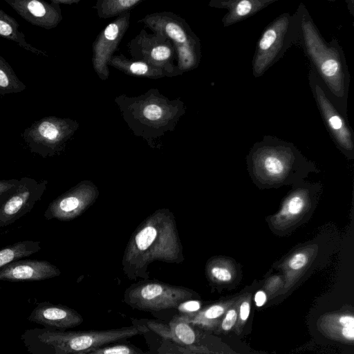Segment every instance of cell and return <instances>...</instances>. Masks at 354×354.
<instances>
[{
	"label": "cell",
	"mask_w": 354,
	"mask_h": 354,
	"mask_svg": "<svg viewBox=\"0 0 354 354\" xmlns=\"http://www.w3.org/2000/svg\"><path fill=\"white\" fill-rule=\"evenodd\" d=\"M297 10L304 50L336 106L346 116L350 76L343 50L336 39L324 40L303 3Z\"/></svg>",
	"instance_id": "obj_1"
},
{
	"label": "cell",
	"mask_w": 354,
	"mask_h": 354,
	"mask_svg": "<svg viewBox=\"0 0 354 354\" xmlns=\"http://www.w3.org/2000/svg\"><path fill=\"white\" fill-rule=\"evenodd\" d=\"M247 162L254 182L261 188L296 185L315 170L292 143L271 136L253 145Z\"/></svg>",
	"instance_id": "obj_2"
},
{
	"label": "cell",
	"mask_w": 354,
	"mask_h": 354,
	"mask_svg": "<svg viewBox=\"0 0 354 354\" xmlns=\"http://www.w3.org/2000/svg\"><path fill=\"white\" fill-rule=\"evenodd\" d=\"M114 102L129 129L147 141L173 131L187 111L180 98L170 100L156 88L135 97L121 94Z\"/></svg>",
	"instance_id": "obj_3"
},
{
	"label": "cell",
	"mask_w": 354,
	"mask_h": 354,
	"mask_svg": "<svg viewBox=\"0 0 354 354\" xmlns=\"http://www.w3.org/2000/svg\"><path fill=\"white\" fill-rule=\"evenodd\" d=\"M30 330L39 341L53 348L55 354H79L145 333L149 329L147 326L133 325L100 330L62 331L46 328Z\"/></svg>",
	"instance_id": "obj_4"
},
{
	"label": "cell",
	"mask_w": 354,
	"mask_h": 354,
	"mask_svg": "<svg viewBox=\"0 0 354 354\" xmlns=\"http://www.w3.org/2000/svg\"><path fill=\"white\" fill-rule=\"evenodd\" d=\"M138 22L171 41L176 53V66L182 73L198 66L201 58L200 39L180 16L170 11L157 12L146 15Z\"/></svg>",
	"instance_id": "obj_5"
},
{
	"label": "cell",
	"mask_w": 354,
	"mask_h": 354,
	"mask_svg": "<svg viewBox=\"0 0 354 354\" xmlns=\"http://www.w3.org/2000/svg\"><path fill=\"white\" fill-rule=\"evenodd\" d=\"M300 37L298 10L285 12L274 19L263 31L257 44L252 59L255 77L262 76Z\"/></svg>",
	"instance_id": "obj_6"
},
{
	"label": "cell",
	"mask_w": 354,
	"mask_h": 354,
	"mask_svg": "<svg viewBox=\"0 0 354 354\" xmlns=\"http://www.w3.org/2000/svg\"><path fill=\"white\" fill-rule=\"evenodd\" d=\"M320 185L303 181L286 196L276 214L267 219L270 230L278 236H285L308 220L317 203Z\"/></svg>",
	"instance_id": "obj_7"
},
{
	"label": "cell",
	"mask_w": 354,
	"mask_h": 354,
	"mask_svg": "<svg viewBox=\"0 0 354 354\" xmlns=\"http://www.w3.org/2000/svg\"><path fill=\"white\" fill-rule=\"evenodd\" d=\"M309 85L326 127L331 137L350 158L353 157L354 142L346 115L333 100L327 88L313 68L309 72Z\"/></svg>",
	"instance_id": "obj_8"
},
{
	"label": "cell",
	"mask_w": 354,
	"mask_h": 354,
	"mask_svg": "<svg viewBox=\"0 0 354 354\" xmlns=\"http://www.w3.org/2000/svg\"><path fill=\"white\" fill-rule=\"evenodd\" d=\"M127 46L131 59L143 61L165 70L169 77L183 73L174 64L176 51L170 40L159 32L148 33L145 29L129 41Z\"/></svg>",
	"instance_id": "obj_9"
},
{
	"label": "cell",
	"mask_w": 354,
	"mask_h": 354,
	"mask_svg": "<svg viewBox=\"0 0 354 354\" xmlns=\"http://www.w3.org/2000/svg\"><path fill=\"white\" fill-rule=\"evenodd\" d=\"M130 19V12L118 16L100 31L92 44L91 62L101 80L109 77L108 63L128 30Z\"/></svg>",
	"instance_id": "obj_10"
},
{
	"label": "cell",
	"mask_w": 354,
	"mask_h": 354,
	"mask_svg": "<svg viewBox=\"0 0 354 354\" xmlns=\"http://www.w3.org/2000/svg\"><path fill=\"white\" fill-rule=\"evenodd\" d=\"M47 183V180L20 178L15 190L0 206V227L12 224L29 213L43 196Z\"/></svg>",
	"instance_id": "obj_11"
},
{
	"label": "cell",
	"mask_w": 354,
	"mask_h": 354,
	"mask_svg": "<svg viewBox=\"0 0 354 354\" xmlns=\"http://www.w3.org/2000/svg\"><path fill=\"white\" fill-rule=\"evenodd\" d=\"M187 297L188 293L181 289L152 283L133 290L129 303L142 310L160 311L177 308Z\"/></svg>",
	"instance_id": "obj_12"
},
{
	"label": "cell",
	"mask_w": 354,
	"mask_h": 354,
	"mask_svg": "<svg viewBox=\"0 0 354 354\" xmlns=\"http://www.w3.org/2000/svg\"><path fill=\"white\" fill-rule=\"evenodd\" d=\"M59 274V270L47 261L19 259L0 270V280L15 282L41 281Z\"/></svg>",
	"instance_id": "obj_13"
},
{
	"label": "cell",
	"mask_w": 354,
	"mask_h": 354,
	"mask_svg": "<svg viewBox=\"0 0 354 354\" xmlns=\"http://www.w3.org/2000/svg\"><path fill=\"white\" fill-rule=\"evenodd\" d=\"M28 320L46 328L66 329L83 322V318L76 310L60 304L42 302L32 310Z\"/></svg>",
	"instance_id": "obj_14"
},
{
	"label": "cell",
	"mask_w": 354,
	"mask_h": 354,
	"mask_svg": "<svg viewBox=\"0 0 354 354\" xmlns=\"http://www.w3.org/2000/svg\"><path fill=\"white\" fill-rule=\"evenodd\" d=\"M278 0H212L209 6L228 10L222 19L223 27L252 17Z\"/></svg>",
	"instance_id": "obj_15"
},
{
	"label": "cell",
	"mask_w": 354,
	"mask_h": 354,
	"mask_svg": "<svg viewBox=\"0 0 354 354\" xmlns=\"http://www.w3.org/2000/svg\"><path fill=\"white\" fill-rule=\"evenodd\" d=\"M108 66L115 68L126 75L134 77L152 80L169 77L168 73L162 68L143 61L129 59L122 53L113 55L110 59Z\"/></svg>",
	"instance_id": "obj_16"
},
{
	"label": "cell",
	"mask_w": 354,
	"mask_h": 354,
	"mask_svg": "<svg viewBox=\"0 0 354 354\" xmlns=\"http://www.w3.org/2000/svg\"><path fill=\"white\" fill-rule=\"evenodd\" d=\"M41 250L39 241H20L0 250V270L9 263L28 257Z\"/></svg>",
	"instance_id": "obj_17"
},
{
	"label": "cell",
	"mask_w": 354,
	"mask_h": 354,
	"mask_svg": "<svg viewBox=\"0 0 354 354\" xmlns=\"http://www.w3.org/2000/svg\"><path fill=\"white\" fill-rule=\"evenodd\" d=\"M144 0H98L92 6L100 19L118 17L143 2Z\"/></svg>",
	"instance_id": "obj_18"
},
{
	"label": "cell",
	"mask_w": 354,
	"mask_h": 354,
	"mask_svg": "<svg viewBox=\"0 0 354 354\" xmlns=\"http://www.w3.org/2000/svg\"><path fill=\"white\" fill-rule=\"evenodd\" d=\"M319 247L308 245L299 248L292 252L281 263L286 269L292 271H301L314 263Z\"/></svg>",
	"instance_id": "obj_19"
},
{
	"label": "cell",
	"mask_w": 354,
	"mask_h": 354,
	"mask_svg": "<svg viewBox=\"0 0 354 354\" xmlns=\"http://www.w3.org/2000/svg\"><path fill=\"white\" fill-rule=\"evenodd\" d=\"M79 354H147L140 348L127 344H114L102 346Z\"/></svg>",
	"instance_id": "obj_20"
},
{
	"label": "cell",
	"mask_w": 354,
	"mask_h": 354,
	"mask_svg": "<svg viewBox=\"0 0 354 354\" xmlns=\"http://www.w3.org/2000/svg\"><path fill=\"white\" fill-rule=\"evenodd\" d=\"M236 266L231 260L223 259L217 261L210 269L212 277L220 282L230 281L235 272Z\"/></svg>",
	"instance_id": "obj_21"
},
{
	"label": "cell",
	"mask_w": 354,
	"mask_h": 354,
	"mask_svg": "<svg viewBox=\"0 0 354 354\" xmlns=\"http://www.w3.org/2000/svg\"><path fill=\"white\" fill-rule=\"evenodd\" d=\"M157 235L156 230L152 226H147L142 230L136 236V243L140 250H147L154 241Z\"/></svg>",
	"instance_id": "obj_22"
},
{
	"label": "cell",
	"mask_w": 354,
	"mask_h": 354,
	"mask_svg": "<svg viewBox=\"0 0 354 354\" xmlns=\"http://www.w3.org/2000/svg\"><path fill=\"white\" fill-rule=\"evenodd\" d=\"M19 179L0 180V206L15 190Z\"/></svg>",
	"instance_id": "obj_23"
},
{
	"label": "cell",
	"mask_w": 354,
	"mask_h": 354,
	"mask_svg": "<svg viewBox=\"0 0 354 354\" xmlns=\"http://www.w3.org/2000/svg\"><path fill=\"white\" fill-rule=\"evenodd\" d=\"M201 304L198 301L190 300L181 303L178 307L180 314H192L200 309Z\"/></svg>",
	"instance_id": "obj_24"
},
{
	"label": "cell",
	"mask_w": 354,
	"mask_h": 354,
	"mask_svg": "<svg viewBox=\"0 0 354 354\" xmlns=\"http://www.w3.org/2000/svg\"><path fill=\"white\" fill-rule=\"evenodd\" d=\"M28 8L29 11L36 17H42L46 13V10L41 3L33 0L28 3Z\"/></svg>",
	"instance_id": "obj_25"
},
{
	"label": "cell",
	"mask_w": 354,
	"mask_h": 354,
	"mask_svg": "<svg viewBox=\"0 0 354 354\" xmlns=\"http://www.w3.org/2000/svg\"><path fill=\"white\" fill-rule=\"evenodd\" d=\"M237 315L234 310H230L222 322V328L228 330L234 325Z\"/></svg>",
	"instance_id": "obj_26"
},
{
	"label": "cell",
	"mask_w": 354,
	"mask_h": 354,
	"mask_svg": "<svg viewBox=\"0 0 354 354\" xmlns=\"http://www.w3.org/2000/svg\"><path fill=\"white\" fill-rule=\"evenodd\" d=\"M250 314V304L247 301H244L241 304L240 307V317L243 321L248 319Z\"/></svg>",
	"instance_id": "obj_27"
},
{
	"label": "cell",
	"mask_w": 354,
	"mask_h": 354,
	"mask_svg": "<svg viewBox=\"0 0 354 354\" xmlns=\"http://www.w3.org/2000/svg\"><path fill=\"white\" fill-rule=\"evenodd\" d=\"M342 335L346 339L353 340L354 338V325L344 326Z\"/></svg>",
	"instance_id": "obj_28"
},
{
	"label": "cell",
	"mask_w": 354,
	"mask_h": 354,
	"mask_svg": "<svg viewBox=\"0 0 354 354\" xmlns=\"http://www.w3.org/2000/svg\"><path fill=\"white\" fill-rule=\"evenodd\" d=\"M254 301L257 306H262L266 301V295L263 291H258L254 296Z\"/></svg>",
	"instance_id": "obj_29"
},
{
	"label": "cell",
	"mask_w": 354,
	"mask_h": 354,
	"mask_svg": "<svg viewBox=\"0 0 354 354\" xmlns=\"http://www.w3.org/2000/svg\"><path fill=\"white\" fill-rule=\"evenodd\" d=\"M12 33V28L9 24L0 21V35L8 36Z\"/></svg>",
	"instance_id": "obj_30"
},
{
	"label": "cell",
	"mask_w": 354,
	"mask_h": 354,
	"mask_svg": "<svg viewBox=\"0 0 354 354\" xmlns=\"http://www.w3.org/2000/svg\"><path fill=\"white\" fill-rule=\"evenodd\" d=\"M339 322L343 326L354 325V318L352 316H344L340 317Z\"/></svg>",
	"instance_id": "obj_31"
},
{
	"label": "cell",
	"mask_w": 354,
	"mask_h": 354,
	"mask_svg": "<svg viewBox=\"0 0 354 354\" xmlns=\"http://www.w3.org/2000/svg\"><path fill=\"white\" fill-rule=\"evenodd\" d=\"M8 84V80L5 73L0 70V86L6 87Z\"/></svg>",
	"instance_id": "obj_32"
},
{
	"label": "cell",
	"mask_w": 354,
	"mask_h": 354,
	"mask_svg": "<svg viewBox=\"0 0 354 354\" xmlns=\"http://www.w3.org/2000/svg\"><path fill=\"white\" fill-rule=\"evenodd\" d=\"M1 354V353H0Z\"/></svg>",
	"instance_id": "obj_33"
}]
</instances>
